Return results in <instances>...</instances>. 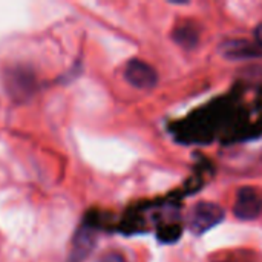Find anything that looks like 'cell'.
Returning <instances> with one entry per match:
<instances>
[{
    "instance_id": "obj_8",
    "label": "cell",
    "mask_w": 262,
    "mask_h": 262,
    "mask_svg": "<svg viewBox=\"0 0 262 262\" xmlns=\"http://www.w3.org/2000/svg\"><path fill=\"white\" fill-rule=\"evenodd\" d=\"M255 41L262 48V23L258 25V28L255 29Z\"/></svg>"
},
{
    "instance_id": "obj_3",
    "label": "cell",
    "mask_w": 262,
    "mask_h": 262,
    "mask_svg": "<svg viewBox=\"0 0 262 262\" xmlns=\"http://www.w3.org/2000/svg\"><path fill=\"white\" fill-rule=\"evenodd\" d=\"M100 229L94 224V221L88 216H84L81 227L77 230L74 241H72V250L69 255V262H81L88 258V255L92 252L95 246V236Z\"/></svg>"
},
{
    "instance_id": "obj_4",
    "label": "cell",
    "mask_w": 262,
    "mask_h": 262,
    "mask_svg": "<svg viewBox=\"0 0 262 262\" xmlns=\"http://www.w3.org/2000/svg\"><path fill=\"white\" fill-rule=\"evenodd\" d=\"M124 77L134 88L138 89H152L158 81L157 71L149 63L138 58H132L126 64Z\"/></svg>"
},
{
    "instance_id": "obj_7",
    "label": "cell",
    "mask_w": 262,
    "mask_h": 262,
    "mask_svg": "<svg viewBox=\"0 0 262 262\" xmlns=\"http://www.w3.org/2000/svg\"><path fill=\"white\" fill-rule=\"evenodd\" d=\"M98 262H126V259L123 255H120L117 252H109V253H104Z\"/></svg>"
},
{
    "instance_id": "obj_1",
    "label": "cell",
    "mask_w": 262,
    "mask_h": 262,
    "mask_svg": "<svg viewBox=\"0 0 262 262\" xmlns=\"http://www.w3.org/2000/svg\"><path fill=\"white\" fill-rule=\"evenodd\" d=\"M224 209L215 203H196L187 216V227L193 235H203L224 220Z\"/></svg>"
},
{
    "instance_id": "obj_2",
    "label": "cell",
    "mask_w": 262,
    "mask_h": 262,
    "mask_svg": "<svg viewBox=\"0 0 262 262\" xmlns=\"http://www.w3.org/2000/svg\"><path fill=\"white\" fill-rule=\"evenodd\" d=\"M235 215L243 221H252L262 215V192L256 187H243L238 190Z\"/></svg>"
},
{
    "instance_id": "obj_6",
    "label": "cell",
    "mask_w": 262,
    "mask_h": 262,
    "mask_svg": "<svg viewBox=\"0 0 262 262\" xmlns=\"http://www.w3.org/2000/svg\"><path fill=\"white\" fill-rule=\"evenodd\" d=\"M173 40L186 49H190L198 45L200 41V29L195 23L184 21L175 26L173 29Z\"/></svg>"
},
{
    "instance_id": "obj_5",
    "label": "cell",
    "mask_w": 262,
    "mask_h": 262,
    "mask_svg": "<svg viewBox=\"0 0 262 262\" xmlns=\"http://www.w3.org/2000/svg\"><path fill=\"white\" fill-rule=\"evenodd\" d=\"M221 54L230 60H253L262 58V48L256 41L227 40L221 45Z\"/></svg>"
}]
</instances>
